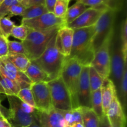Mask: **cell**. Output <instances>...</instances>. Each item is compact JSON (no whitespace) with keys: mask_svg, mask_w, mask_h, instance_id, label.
<instances>
[{"mask_svg":"<svg viewBox=\"0 0 127 127\" xmlns=\"http://www.w3.org/2000/svg\"><path fill=\"white\" fill-rule=\"evenodd\" d=\"M66 58L61 52L57 32L50 40L43 53L37 59L32 61L48 75L51 81L60 76Z\"/></svg>","mask_w":127,"mask_h":127,"instance_id":"1","label":"cell"},{"mask_svg":"<svg viewBox=\"0 0 127 127\" xmlns=\"http://www.w3.org/2000/svg\"><path fill=\"white\" fill-rule=\"evenodd\" d=\"M94 33L95 25L74 29L73 44L70 55L68 58L78 61L83 66H90L95 53L93 45Z\"/></svg>","mask_w":127,"mask_h":127,"instance_id":"2","label":"cell"},{"mask_svg":"<svg viewBox=\"0 0 127 127\" xmlns=\"http://www.w3.org/2000/svg\"><path fill=\"white\" fill-rule=\"evenodd\" d=\"M9 109L2 111L11 127H28L37 119V109L21 101L16 95H6Z\"/></svg>","mask_w":127,"mask_h":127,"instance_id":"3","label":"cell"},{"mask_svg":"<svg viewBox=\"0 0 127 127\" xmlns=\"http://www.w3.org/2000/svg\"><path fill=\"white\" fill-rule=\"evenodd\" d=\"M64 26H58L43 31H34L28 29L27 37L22 43L26 56L31 61L34 60L43 53L48 43L58 30Z\"/></svg>","mask_w":127,"mask_h":127,"instance_id":"4","label":"cell"},{"mask_svg":"<svg viewBox=\"0 0 127 127\" xmlns=\"http://www.w3.org/2000/svg\"><path fill=\"white\" fill-rule=\"evenodd\" d=\"M109 51L110 56V74L109 78L115 86L118 97L120 91V82L125 66L127 64V60L124 58L122 50L120 33H117L115 29L110 41Z\"/></svg>","mask_w":127,"mask_h":127,"instance_id":"5","label":"cell"},{"mask_svg":"<svg viewBox=\"0 0 127 127\" xmlns=\"http://www.w3.org/2000/svg\"><path fill=\"white\" fill-rule=\"evenodd\" d=\"M82 68L83 66L78 61L67 57L60 74V77L71 95L73 109L78 107L77 93Z\"/></svg>","mask_w":127,"mask_h":127,"instance_id":"6","label":"cell"},{"mask_svg":"<svg viewBox=\"0 0 127 127\" xmlns=\"http://www.w3.org/2000/svg\"><path fill=\"white\" fill-rule=\"evenodd\" d=\"M117 12L109 8L102 14L95 23V33L93 38L94 52L97 50L107 40L112 36L115 30Z\"/></svg>","mask_w":127,"mask_h":127,"instance_id":"7","label":"cell"},{"mask_svg":"<svg viewBox=\"0 0 127 127\" xmlns=\"http://www.w3.org/2000/svg\"><path fill=\"white\" fill-rule=\"evenodd\" d=\"M47 84L50 88L52 105L54 109L61 110L73 109L69 92L60 76L48 81Z\"/></svg>","mask_w":127,"mask_h":127,"instance_id":"8","label":"cell"},{"mask_svg":"<svg viewBox=\"0 0 127 127\" xmlns=\"http://www.w3.org/2000/svg\"><path fill=\"white\" fill-rule=\"evenodd\" d=\"M112 37L107 40L102 45L95 51L94 58L91 64V66H92L104 79L109 78L110 74V56L109 48Z\"/></svg>","mask_w":127,"mask_h":127,"instance_id":"9","label":"cell"},{"mask_svg":"<svg viewBox=\"0 0 127 127\" xmlns=\"http://www.w3.org/2000/svg\"><path fill=\"white\" fill-rule=\"evenodd\" d=\"M21 25L34 31H43L56 26H66L64 18L56 17L52 12H47L31 19H22Z\"/></svg>","mask_w":127,"mask_h":127,"instance_id":"10","label":"cell"},{"mask_svg":"<svg viewBox=\"0 0 127 127\" xmlns=\"http://www.w3.org/2000/svg\"><path fill=\"white\" fill-rule=\"evenodd\" d=\"M0 72L18 84L21 89L31 88L32 84L25 73L14 66L7 57L0 58Z\"/></svg>","mask_w":127,"mask_h":127,"instance_id":"11","label":"cell"},{"mask_svg":"<svg viewBox=\"0 0 127 127\" xmlns=\"http://www.w3.org/2000/svg\"><path fill=\"white\" fill-rule=\"evenodd\" d=\"M35 108L40 111H47L53 108L50 91L47 83H33L31 86Z\"/></svg>","mask_w":127,"mask_h":127,"instance_id":"12","label":"cell"},{"mask_svg":"<svg viewBox=\"0 0 127 127\" xmlns=\"http://www.w3.org/2000/svg\"><path fill=\"white\" fill-rule=\"evenodd\" d=\"M89 66H83L77 93L78 107L91 108V90L89 80Z\"/></svg>","mask_w":127,"mask_h":127,"instance_id":"13","label":"cell"},{"mask_svg":"<svg viewBox=\"0 0 127 127\" xmlns=\"http://www.w3.org/2000/svg\"><path fill=\"white\" fill-rule=\"evenodd\" d=\"M36 115L40 127H64L67 125L62 110L53 107L47 111L37 110Z\"/></svg>","mask_w":127,"mask_h":127,"instance_id":"14","label":"cell"},{"mask_svg":"<svg viewBox=\"0 0 127 127\" xmlns=\"http://www.w3.org/2000/svg\"><path fill=\"white\" fill-rule=\"evenodd\" d=\"M105 115L112 127H126V115L117 95L114 97Z\"/></svg>","mask_w":127,"mask_h":127,"instance_id":"15","label":"cell"},{"mask_svg":"<svg viewBox=\"0 0 127 127\" xmlns=\"http://www.w3.org/2000/svg\"><path fill=\"white\" fill-rule=\"evenodd\" d=\"M103 12L92 7H88L81 16L66 26L74 30L94 26Z\"/></svg>","mask_w":127,"mask_h":127,"instance_id":"16","label":"cell"},{"mask_svg":"<svg viewBox=\"0 0 127 127\" xmlns=\"http://www.w3.org/2000/svg\"><path fill=\"white\" fill-rule=\"evenodd\" d=\"M74 30L66 26H63L58 31V41L62 53L66 57L70 55L73 40Z\"/></svg>","mask_w":127,"mask_h":127,"instance_id":"17","label":"cell"},{"mask_svg":"<svg viewBox=\"0 0 127 127\" xmlns=\"http://www.w3.org/2000/svg\"><path fill=\"white\" fill-rule=\"evenodd\" d=\"M100 93L102 101L103 111L104 115H105L114 97L117 95L115 86L110 78L104 79L100 87Z\"/></svg>","mask_w":127,"mask_h":127,"instance_id":"18","label":"cell"},{"mask_svg":"<svg viewBox=\"0 0 127 127\" xmlns=\"http://www.w3.org/2000/svg\"><path fill=\"white\" fill-rule=\"evenodd\" d=\"M24 73L32 84L41 82L48 83L50 81L48 75L33 61H31V63Z\"/></svg>","mask_w":127,"mask_h":127,"instance_id":"19","label":"cell"},{"mask_svg":"<svg viewBox=\"0 0 127 127\" xmlns=\"http://www.w3.org/2000/svg\"><path fill=\"white\" fill-rule=\"evenodd\" d=\"M20 89L21 88L18 84L0 72V94L6 95H16Z\"/></svg>","mask_w":127,"mask_h":127,"instance_id":"20","label":"cell"},{"mask_svg":"<svg viewBox=\"0 0 127 127\" xmlns=\"http://www.w3.org/2000/svg\"><path fill=\"white\" fill-rule=\"evenodd\" d=\"M84 127H99L100 119L91 108L80 107Z\"/></svg>","mask_w":127,"mask_h":127,"instance_id":"21","label":"cell"},{"mask_svg":"<svg viewBox=\"0 0 127 127\" xmlns=\"http://www.w3.org/2000/svg\"><path fill=\"white\" fill-rule=\"evenodd\" d=\"M88 8V6L84 5V4L79 1H77L73 6L68 7L66 16L64 17L66 25H68V24L71 23L74 20L78 18Z\"/></svg>","mask_w":127,"mask_h":127,"instance_id":"22","label":"cell"},{"mask_svg":"<svg viewBox=\"0 0 127 127\" xmlns=\"http://www.w3.org/2000/svg\"><path fill=\"white\" fill-rule=\"evenodd\" d=\"M7 58L14 66L24 73L31 63V60L26 55L8 53Z\"/></svg>","mask_w":127,"mask_h":127,"instance_id":"23","label":"cell"},{"mask_svg":"<svg viewBox=\"0 0 127 127\" xmlns=\"http://www.w3.org/2000/svg\"><path fill=\"white\" fill-rule=\"evenodd\" d=\"M47 12H48L45 4L34 5V6L26 7L24 12L21 16L22 17V19H31L38 17Z\"/></svg>","mask_w":127,"mask_h":127,"instance_id":"24","label":"cell"},{"mask_svg":"<svg viewBox=\"0 0 127 127\" xmlns=\"http://www.w3.org/2000/svg\"><path fill=\"white\" fill-rule=\"evenodd\" d=\"M62 113L68 126L70 127L75 123H83L82 113L80 107L72 109L71 110H62Z\"/></svg>","mask_w":127,"mask_h":127,"instance_id":"25","label":"cell"},{"mask_svg":"<svg viewBox=\"0 0 127 127\" xmlns=\"http://www.w3.org/2000/svg\"><path fill=\"white\" fill-rule=\"evenodd\" d=\"M91 109L97 114L99 119L104 115L103 111L100 88L91 93Z\"/></svg>","mask_w":127,"mask_h":127,"instance_id":"26","label":"cell"},{"mask_svg":"<svg viewBox=\"0 0 127 127\" xmlns=\"http://www.w3.org/2000/svg\"><path fill=\"white\" fill-rule=\"evenodd\" d=\"M89 80L91 92H94L100 89L104 81V78L99 75V73L92 66H89Z\"/></svg>","mask_w":127,"mask_h":127,"instance_id":"27","label":"cell"},{"mask_svg":"<svg viewBox=\"0 0 127 127\" xmlns=\"http://www.w3.org/2000/svg\"><path fill=\"white\" fill-rule=\"evenodd\" d=\"M16 95L21 101L35 108V104L33 94H32L31 88L21 89Z\"/></svg>","mask_w":127,"mask_h":127,"instance_id":"28","label":"cell"},{"mask_svg":"<svg viewBox=\"0 0 127 127\" xmlns=\"http://www.w3.org/2000/svg\"><path fill=\"white\" fill-rule=\"evenodd\" d=\"M14 26H16L14 22H12L10 18L7 16L0 19V27L1 32L2 35L7 39L9 36H11V31Z\"/></svg>","mask_w":127,"mask_h":127,"instance_id":"29","label":"cell"},{"mask_svg":"<svg viewBox=\"0 0 127 127\" xmlns=\"http://www.w3.org/2000/svg\"><path fill=\"white\" fill-rule=\"evenodd\" d=\"M120 38L121 41L122 50L124 58H127V20L125 19L122 21L120 27Z\"/></svg>","mask_w":127,"mask_h":127,"instance_id":"30","label":"cell"},{"mask_svg":"<svg viewBox=\"0 0 127 127\" xmlns=\"http://www.w3.org/2000/svg\"><path fill=\"white\" fill-rule=\"evenodd\" d=\"M69 1L64 0H57L55 5L54 11L53 13L55 16L60 18H64L68 9V4Z\"/></svg>","mask_w":127,"mask_h":127,"instance_id":"31","label":"cell"},{"mask_svg":"<svg viewBox=\"0 0 127 127\" xmlns=\"http://www.w3.org/2000/svg\"><path fill=\"white\" fill-rule=\"evenodd\" d=\"M27 34H28V28L23 25L19 26H14L11 33V36L17 39H19L21 42L26 39Z\"/></svg>","mask_w":127,"mask_h":127,"instance_id":"32","label":"cell"},{"mask_svg":"<svg viewBox=\"0 0 127 127\" xmlns=\"http://www.w3.org/2000/svg\"><path fill=\"white\" fill-rule=\"evenodd\" d=\"M7 44H8V53H19V54H24L26 55V50L21 42L11 41L8 40Z\"/></svg>","mask_w":127,"mask_h":127,"instance_id":"33","label":"cell"},{"mask_svg":"<svg viewBox=\"0 0 127 127\" xmlns=\"http://www.w3.org/2000/svg\"><path fill=\"white\" fill-rule=\"evenodd\" d=\"M18 2L19 0H4L0 6V19L7 16L11 7Z\"/></svg>","mask_w":127,"mask_h":127,"instance_id":"34","label":"cell"},{"mask_svg":"<svg viewBox=\"0 0 127 127\" xmlns=\"http://www.w3.org/2000/svg\"><path fill=\"white\" fill-rule=\"evenodd\" d=\"M25 9H26V7L23 5L18 2V3L16 4L11 7L7 17H8L9 18H11V17H13L15 16H22V14L24 12Z\"/></svg>","mask_w":127,"mask_h":127,"instance_id":"35","label":"cell"},{"mask_svg":"<svg viewBox=\"0 0 127 127\" xmlns=\"http://www.w3.org/2000/svg\"><path fill=\"white\" fill-rule=\"evenodd\" d=\"M125 0H105L107 6L109 8L115 11L116 12L122 9Z\"/></svg>","mask_w":127,"mask_h":127,"instance_id":"36","label":"cell"},{"mask_svg":"<svg viewBox=\"0 0 127 127\" xmlns=\"http://www.w3.org/2000/svg\"><path fill=\"white\" fill-rule=\"evenodd\" d=\"M8 39L0 35V58L7 57L8 54Z\"/></svg>","mask_w":127,"mask_h":127,"instance_id":"37","label":"cell"},{"mask_svg":"<svg viewBox=\"0 0 127 127\" xmlns=\"http://www.w3.org/2000/svg\"><path fill=\"white\" fill-rule=\"evenodd\" d=\"M19 2L26 8L34 5L44 4L45 0H19Z\"/></svg>","mask_w":127,"mask_h":127,"instance_id":"38","label":"cell"},{"mask_svg":"<svg viewBox=\"0 0 127 127\" xmlns=\"http://www.w3.org/2000/svg\"><path fill=\"white\" fill-rule=\"evenodd\" d=\"M81 2L84 4L86 6H89V7H93L98 6L102 3L106 4L105 0H79Z\"/></svg>","mask_w":127,"mask_h":127,"instance_id":"39","label":"cell"},{"mask_svg":"<svg viewBox=\"0 0 127 127\" xmlns=\"http://www.w3.org/2000/svg\"><path fill=\"white\" fill-rule=\"evenodd\" d=\"M57 0H45V6L47 8L48 12H52L53 13L54 11L55 5Z\"/></svg>","mask_w":127,"mask_h":127,"instance_id":"40","label":"cell"},{"mask_svg":"<svg viewBox=\"0 0 127 127\" xmlns=\"http://www.w3.org/2000/svg\"><path fill=\"white\" fill-rule=\"evenodd\" d=\"M99 127H113L110 125L109 120H108L107 117L105 115L102 117L100 119V122H99Z\"/></svg>","mask_w":127,"mask_h":127,"instance_id":"41","label":"cell"},{"mask_svg":"<svg viewBox=\"0 0 127 127\" xmlns=\"http://www.w3.org/2000/svg\"><path fill=\"white\" fill-rule=\"evenodd\" d=\"M0 127H11L7 119L2 115H0Z\"/></svg>","mask_w":127,"mask_h":127,"instance_id":"42","label":"cell"},{"mask_svg":"<svg viewBox=\"0 0 127 127\" xmlns=\"http://www.w3.org/2000/svg\"><path fill=\"white\" fill-rule=\"evenodd\" d=\"M28 127H40L39 124H38V120H37V119L35 120H34Z\"/></svg>","mask_w":127,"mask_h":127,"instance_id":"43","label":"cell"},{"mask_svg":"<svg viewBox=\"0 0 127 127\" xmlns=\"http://www.w3.org/2000/svg\"><path fill=\"white\" fill-rule=\"evenodd\" d=\"M70 127H84V125H83V123L78 122V123H75V124L71 125Z\"/></svg>","mask_w":127,"mask_h":127,"instance_id":"44","label":"cell"},{"mask_svg":"<svg viewBox=\"0 0 127 127\" xmlns=\"http://www.w3.org/2000/svg\"><path fill=\"white\" fill-rule=\"evenodd\" d=\"M4 1V0H0V6H1V4H2V2H3Z\"/></svg>","mask_w":127,"mask_h":127,"instance_id":"45","label":"cell"},{"mask_svg":"<svg viewBox=\"0 0 127 127\" xmlns=\"http://www.w3.org/2000/svg\"><path fill=\"white\" fill-rule=\"evenodd\" d=\"M0 115H2V114L1 112V102H0Z\"/></svg>","mask_w":127,"mask_h":127,"instance_id":"46","label":"cell"},{"mask_svg":"<svg viewBox=\"0 0 127 127\" xmlns=\"http://www.w3.org/2000/svg\"><path fill=\"white\" fill-rule=\"evenodd\" d=\"M0 35H2V36H3V35H2V32H1V27H0Z\"/></svg>","mask_w":127,"mask_h":127,"instance_id":"47","label":"cell"},{"mask_svg":"<svg viewBox=\"0 0 127 127\" xmlns=\"http://www.w3.org/2000/svg\"><path fill=\"white\" fill-rule=\"evenodd\" d=\"M70 127L69 126H68V125H66V126H65V127Z\"/></svg>","mask_w":127,"mask_h":127,"instance_id":"48","label":"cell"},{"mask_svg":"<svg viewBox=\"0 0 127 127\" xmlns=\"http://www.w3.org/2000/svg\"><path fill=\"white\" fill-rule=\"evenodd\" d=\"M64 1H69L70 0H64Z\"/></svg>","mask_w":127,"mask_h":127,"instance_id":"49","label":"cell"},{"mask_svg":"<svg viewBox=\"0 0 127 127\" xmlns=\"http://www.w3.org/2000/svg\"><path fill=\"white\" fill-rule=\"evenodd\" d=\"M78 1H79V0H78Z\"/></svg>","mask_w":127,"mask_h":127,"instance_id":"50","label":"cell"}]
</instances>
